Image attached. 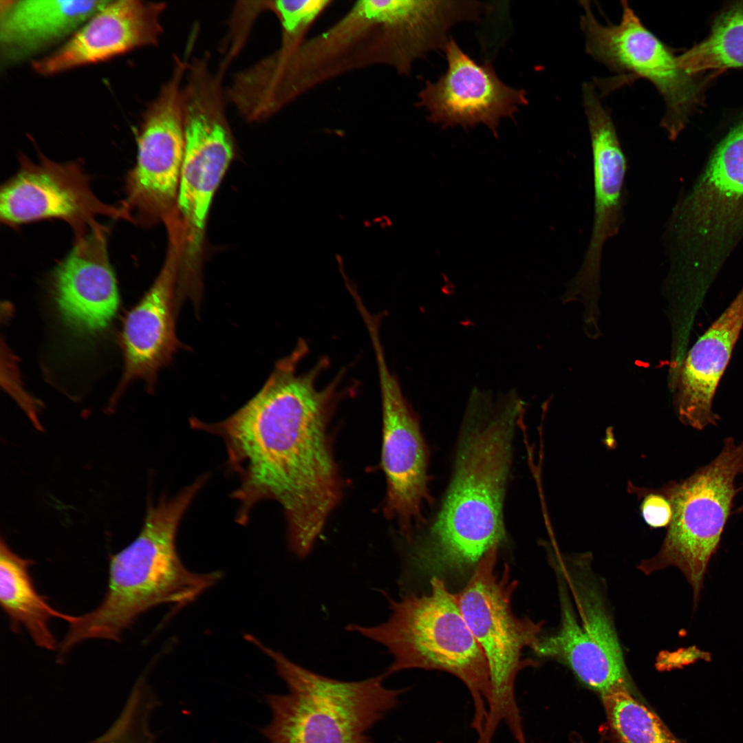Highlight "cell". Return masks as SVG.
Instances as JSON below:
<instances>
[{
  "label": "cell",
  "instance_id": "6da1fadb",
  "mask_svg": "<svg viewBox=\"0 0 743 743\" xmlns=\"http://www.w3.org/2000/svg\"><path fill=\"white\" fill-rule=\"evenodd\" d=\"M308 346L299 341L279 359L261 389L243 407L215 423L191 418L195 429L219 436L240 484L237 520L244 524L257 503L283 508L290 550L304 559L311 552L343 495L329 424L336 405V380L319 388L327 363L299 373Z\"/></svg>",
  "mask_w": 743,
  "mask_h": 743
},
{
  "label": "cell",
  "instance_id": "9a60e30c",
  "mask_svg": "<svg viewBox=\"0 0 743 743\" xmlns=\"http://www.w3.org/2000/svg\"><path fill=\"white\" fill-rule=\"evenodd\" d=\"M380 391L383 420L381 466L387 490L384 512L409 539L429 502L427 457L419 422L388 367L379 334L370 338Z\"/></svg>",
  "mask_w": 743,
  "mask_h": 743
},
{
  "label": "cell",
  "instance_id": "277c9868",
  "mask_svg": "<svg viewBox=\"0 0 743 743\" xmlns=\"http://www.w3.org/2000/svg\"><path fill=\"white\" fill-rule=\"evenodd\" d=\"M206 479L199 477L173 497L148 506L138 535L109 560L102 601L68 623L58 645L59 660L85 640L120 641L124 632L147 610L162 604L183 607L218 582L219 572L197 573L187 569L176 546L180 523Z\"/></svg>",
  "mask_w": 743,
  "mask_h": 743
},
{
  "label": "cell",
  "instance_id": "ac0fdd59",
  "mask_svg": "<svg viewBox=\"0 0 743 743\" xmlns=\"http://www.w3.org/2000/svg\"><path fill=\"white\" fill-rule=\"evenodd\" d=\"M582 90L592 153L594 213L591 238L574 282L589 287L598 281L604 244L622 224L627 160L612 118L594 86L587 84Z\"/></svg>",
  "mask_w": 743,
  "mask_h": 743
},
{
  "label": "cell",
  "instance_id": "2e32d148",
  "mask_svg": "<svg viewBox=\"0 0 743 743\" xmlns=\"http://www.w3.org/2000/svg\"><path fill=\"white\" fill-rule=\"evenodd\" d=\"M444 51L447 69L435 81L425 83L417 105L427 111L429 122L442 128L484 125L497 136L501 120L513 118L528 104L526 91L506 85L491 63H477L453 37Z\"/></svg>",
  "mask_w": 743,
  "mask_h": 743
},
{
  "label": "cell",
  "instance_id": "f1b7e54d",
  "mask_svg": "<svg viewBox=\"0 0 743 743\" xmlns=\"http://www.w3.org/2000/svg\"><path fill=\"white\" fill-rule=\"evenodd\" d=\"M642 516L652 528L668 526L672 517V508L668 499L658 492L646 495L640 506Z\"/></svg>",
  "mask_w": 743,
  "mask_h": 743
},
{
  "label": "cell",
  "instance_id": "83f0119b",
  "mask_svg": "<svg viewBox=\"0 0 743 743\" xmlns=\"http://www.w3.org/2000/svg\"><path fill=\"white\" fill-rule=\"evenodd\" d=\"M1 359L4 360L2 362V365L4 368H2V382L4 381V387L8 392L12 396V397L18 402L24 411L27 413L28 418L30 419L34 426L38 430H42L43 427L39 421V413L40 411L39 402L35 400L31 396H30L21 386V382L16 369V365L10 353L8 352L6 348H4V351L2 350Z\"/></svg>",
  "mask_w": 743,
  "mask_h": 743
},
{
  "label": "cell",
  "instance_id": "ba28073f",
  "mask_svg": "<svg viewBox=\"0 0 743 743\" xmlns=\"http://www.w3.org/2000/svg\"><path fill=\"white\" fill-rule=\"evenodd\" d=\"M498 548L490 550L476 566L466 585L455 594L460 610L487 660L491 683L488 717L476 743H492L504 722L517 743H527L520 709L515 695L519 671L532 666L522 660V650L537 645L542 622L519 618L513 612L511 597L517 582L510 578L505 564L496 572Z\"/></svg>",
  "mask_w": 743,
  "mask_h": 743
},
{
  "label": "cell",
  "instance_id": "7c38bea8",
  "mask_svg": "<svg viewBox=\"0 0 743 743\" xmlns=\"http://www.w3.org/2000/svg\"><path fill=\"white\" fill-rule=\"evenodd\" d=\"M561 625L540 638L539 656L568 666L579 679L600 695L634 689L611 616L585 557L559 561Z\"/></svg>",
  "mask_w": 743,
  "mask_h": 743
},
{
  "label": "cell",
  "instance_id": "8fae6325",
  "mask_svg": "<svg viewBox=\"0 0 743 743\" xmlns=\"http://www.w3.org/2000/svg\"><path fill=\"white\" fill-rule=\"evenodd\" d=\"M227 105L224 84L213 75L193 76L183 87L184 151L176 204L191 272L213 196L235 154Z\"/></svg>",
  "mask_w": 743,
  "mask_h": 743
},
{
  "label": "cell",
  "instance_id": "603a6c76",
  "mask_svg": "<svg viewBox=\"0 0 743 743\" xmlns=\"http://www.w3.org/2000/svg\"><path fill=\"white\" fill-rule=\"evenodd\" d=\"M32 561L15 553L3 539L0 544V603L15 631L23 628L34 644L54 651L58 648L50 629L52 618L69 623V615L52 607L37 591L31 577Z\"/></svg>",
  "mask_w": 743,
  "mask_h": 743
},
{
  "label": "cell",
  "instance_id": "4fadbf2b",
  "mask_svg": "<svg viewBox=\"0 0 743 743\" xmlns=\"http://www.w3.org/2000/svg\"><path fill=\"white\" fill-rule=\"evenodd\" d=\"M187 64L173 56L169 77L141 116L136 163L126 177L121 202L132 222H154L177 202L184 151L182 87Z\"/></svg>",
  "mask_w": 743,
  "mask_h": 743
},
{
  "label": "cell",
  "instance_id": "52a82bcc",
  "mask_svg": "<svg viewBox=\"0 0 743 743\" xmlns=\"http://www.w3.org/2000/svg\"><path fill=\"white\" fill-rule=\"evenodd\" d=\"M671 266L711 285L743 239V117L717 143L666 230Z\"/></svg>",
  "mask_w": 743,
  "mask_h": 743
},
{
  "label": "cell",
  "instance_id": "5bb4252c",
  "mask_svg": "<svg viewBox=\"0 0 743 743\" xmlns=\"http://www.w3.org/2000/svg\"><path fill=\"white\" fill-rule=\"evenodd\" d=\"M130 221L121 204L102 202L77 161L57 162L39 154V160L21 158L20 169L2 186L0 217L14 226L56 218L67 222L76 239L99 225L98 216Z\"/></svg>",
  "mask_w": 743,
  "mask_h": 743
},
{
  "label": "cell",
  "instance_id": "d4e9b609",
  "mask_svg": "<svg viewBox=\"0 0 743 743\" xmlns=\"http://www.w3.org/2000/svg\"><path fill=\"white\" fill-rule=\"evenodd\" d=\"M605 722L600 727L605 743H684L631 689L603 694Z\"/></svg>",
  "mask_w": 743,
  "mask_h": 743
},
{
  "label": "cell",
  "instance_id": "7402d4cb",
  "mask_svg": "<svg viewBox=\"0 0 743 743\" xmlns=\"http://www.w3.org/2000/svg\"><path fill=\"white\" fill-rule=\"evenodd\" d=\"M107 1H1L0 54L6 65L69 39Z\"/></svg>",
  "mask_w": 743,
  "mask_h": 743
},
{
  "label": "cell",
  "instance_id": "484cf974",
  "mask_svg": "<svg viewBox=\"0 0 743 743\" xmlns=\"http://www.w3.org/2000/svg\"><path fill=\"white\" fill-rule=\"evenodd\" d=\"M160 704L147 679L140 677L114 723L87 743H155L151 718Z\"/></svg>",
  "mask_w": 743,
  "mask_h": 743
},
{
  "label": "cell",
  "instance_id": "d6986e66",
  "mask_svg": "<svg viewBox=\"0 0 743 743\" xmlns=\"http://www.w3.org/2000/svg\"><path fill=\"white\" fill-rule=\"evenodd\" d=\"M106 230L98 225L56 266L53 288L59 312L74 330L94 333L105 328L118 309L116 281L110 264Z\"/></svg>",
  "mask_w": 743,
  "mask_h": 743
},
{
  "label": "cell",
  "instance_id": "ffe728a7",
  "mask_svg": "<svg viewBox=\"0 0 743 743\" xmlns=\"http://www.w3.org/2000/svg\"><path fill=\"white\" fill-rule=\"evenodd\" d=\"M176 260L171 252L153 285L126 318L125 371L118 393L136 379L145 381L149 391L153 390L158 371L171 363L179 349H186L175 330Z\"/></svg>",
  "mask_w": 743,
  "mask_h": 743
},
{
  "label": "cell",
  "instance_id": "30bf717a",
  "mask_svg": "<svg viewBox=\"0 0 743 743\" xmlns=\"http://www.w3.org/2000/svg\"><path fill=\"white\" fill-rule=\"evenodd\" d=\"M581 3L586 51L614 72L652 83L665 102L661 126L670 140H676L704 107L706 91L718 76L686 72L678 54L642 23L627 1H621L620 21L605 24L596 18L589 1Z\"/></svg>",
  "mask_w": 743,
  "mask_h": 743
},
{
  "label": "cell",
  "instance_id": "8992f818",
  "mask_svg": "<svg viewBox=\"0 0 743 743\" xmlns=\"http://www.w3.org/2000/svg\"><path fill=\"white\" fill-rule=\"evenodd\" d=\"M245 638L274 663L288 693L265 696L272 718L259 729L267 743H375L369 731L399 703L406 689L385 687V674L338 680L294 663L252 635Z\"/></svg>",
  "mask_w": 743,
  "mask_h": 743
},
{
  "label": "cell",
  "instance_id": "cb8c5ba5",
  "mask_svg": "<svg viewBox=\"0 0 743 743\" xmlns=\"http://www.w3.org/2000/svg\"><path fill=\"white\" fill-rule=\"evenodd\" d=\"M690 75L715 74L743 67V1L731 2L711 20L708 35L678 55Z\"/></svg>",
  "mask_w": 743,
  "mask_h": 743
},
{
  "label": "cell",
  "instance_id": "4316f807",
  "mask_svg": "<svg viewBox=\"0 0 743 743\" xmlns=\"http://www.w3.org/2000/svg\"><path fill=\"white\" fill-rule=\"evenodd\" d=\"M331 0L266 1V11L277 19L280 30L278 48L289 51L297 47L314 22L332 3Z\"/></svg>",
  "mask_w": 743,
  "mask_h": 743
},
{
  "label": "cell",
  "instance_id": "e0dca14e",
  "mask_svg": "<svg viewBox=\"0 0 743 743\" xmlns=\"http://www.w3.org/2000/svg\"><path fill=\"white\" fill-rule=\"evenodd\" d=\"M164 2L107 1L58 48L32 63L33 70L53 76L160 43Z\"/></svg>",
  "mask_w": 743,
  "mask_h": 743
},
{
  "label": "cell",
  "instance_id": "5b68a950",
  "mask_svg": "<svg viewBox=\"0 0 743 743\" xmlns=\"http://www.w3.org/2000/svg\"><path fill=\"white\" fill-rule=\"evenodd\" d=\"M391 613L374 626L349 624L354 632L383 645L393 661L386 677L409 669L439 670L459 678L473 704L471 726L477 737L484 727L491 698L487 660L458 607L455 594L433 577L431 591L395 600L385 592Z\"/></svg>",
  "mask_w": 743,
  "mask_h": 743
},
{
  "label": "cell",
  "instance_id": "3957f363",
  "mask_svg": "<svg viewBox=\"0 0 743 743\" xmlns=\"http://www.w3.org/2000/svg\"><path fill=\"white\" fill-rule=\"evenodd\" d=\"M460 22L452 1L360 0L324 31L290 51L277 49L266 76L284 109L338 77L375 66L408 75L430 52L443 50Z\"/></svg>",
  "mask_w": 743,
  "mask_h": 743
},
{
  "label": "cell",
  "instance_id": "9c48e42d",
  "mask_svg": "<svg viewBox=\"0 0 743 743\" xmlns=\"http://www.w3.org/2000/svg\"><path fill=\"white\" fill-rule=\"evenodd\" d=\"M743 474V439L724 440L719 454L687 478L671 482L656 492L665 496L672 517L657 554L643 561L645 574L674 566L679 568L693 590L696 605L704 576L715 552L733 507L736 477Z\"/></svg>",
  "mask_w": 743,
  "mask_h": 743
},
{
  "label": "cell",
  "instance_id": "44dd1931",
  "mask_svg": "<svg viewBox=\"0 0 743 743\" xmlns=\"http://www.w3.org/2000/svg\"><path fill=\"white\" fill-rule=\"evenodd\" d=\"M743 327V286L721 315L698 338L679 369L674 405L680 420L697 430L715 425L713 411L718 383Z\"/></svg>",
  "mask_w": 743,
  "mask_h": 743
},
{
  "label": "cell",
  "instance_id": "7a4b0ae2",
  "mask_svg": "<svg viewBox=\"0 0 743 743\" xmlns=\"http://www.w3.org/2000/svg\"><path fill=\"white\" fill-rule=\"evenodd\" d=\"M452 478L426 532L411 539V562L425 574L464 572L506 539L503 506L516 424L513 393L470 396Z\"/></svg>",
  "mask_w": 743,
  "mask_h": 743
}]
</instances>
